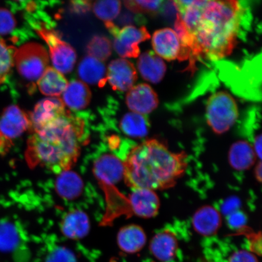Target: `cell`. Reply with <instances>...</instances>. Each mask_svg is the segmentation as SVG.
<instances>
[{"label": "cell", "instance_id": "1", "mask_svg": "<svg viewBox=\"0 0 262 262\" xmlns=\"http://www.w3.org/2000/svg\"><path fill=\"white\" fill-rule=\"evenodd\" d=\"M190 38L189 65L198 58L217 61L228 56L237 43L245 9L238 1H173Z\"/></svg>", "mask_w": 262, "mask_h": 262}, {"label": "cell", "instance_id": "2", "mask_svg": "<svg viewBox=\"0 0 262 262\" xmlns=\"http://www.w3.org/2000/svg\"><path fill=\"white\" fill-rule=\"evenodd\" d=\"M31 134L25 153L29 165L56 173L68 171L74 165L87 137L83 118L68 110Z\"/></svg>", "mask_w": 262, "mask_h": 262}, {"label": "cell", "instance_id": "3", "mask_svg": "<svg viewBox=\"0 0 262 262\" xmlns=\"http://www.w3.org/2000/svg\"><path fill=\"white\" fill-rule=\"evenodd\" d=\"M123 179L132 189L171 188L188 167L185 152H174L165 143L149 139L134 147L123 162Z\"/></svg>", "mask_w": 262, "mask_h": 262}, {"label": "cell", "instance_id": "4", "mask_svg": "<svg viewBox=\"0 0 262 262\" xmlns=\"http://www.w3.org/2000/svg\"><path fill=\"white\" fill-rule=\"evenodd\" d=\"M37 34L48 45L51 58L55 70L61 74H68L73 71L77 60L75 49L62 40L58 32L51 26L41 21H31Z\"/></svg>", "mask_w": 262, "mask_h": 262}, {"label": "cell", "instance_id": "5", "mask_svg": "<svg viewBox=\"0 0 262 262\" xmlns=\"http://www.w3.org/2000/svg\"><path fill=\"white\" fill-rule=\"evenodd\" d=\"M238 116L235 100L226 92L216 93L209 97L206 105V119L216 134H224L234 125Z\"/></svg>", "mask_w": 262, "mask_h": 262}, {"label": "cell", "instance_id": "6", "mask_svg": "<svg viewBox=\"0 0 262 262\" xmlns=\"http://www.w3.org/2000/svg\"><path fill=\"white\" fill-rule=\"evenodd\" d=\"M49 63L48 52L37 42H28L16 49L14 63L19 74L31 81H38Z\"/></svg>", "mask_w": 262, "mask_h": 262}, {"label": "cell", "instance_id": "7", "mask_svg": "<svg viewBox=\"0 0 262 262\" xmlns=\"http://www.w3.org/2000/svg\"><path fill=\"white\" fill-rule=\"evenodd\" d=\"M113 36L114 48L122 58L138 57L140 53L139 44L150 38L149 33L144 26H124L122 29L119 28Z\"/></svg>", "mask_w": 262, "mask_h": 262}, {"label": "cell", "instance_id": "8", "mask_svg": "<svg viewBox=\"0 0 262 262\" xmlns=\"http://www.w3.org/2000/svg\"><path fill=\"white\" fill-rule=\"evenodd\" d=\"M30 127L29 114L17 106L6 108L0 117V136L3 140L11 141L18 138Z\"/></svg>", "mask_w": 262, "mask_h": 262}, {"label": "cell", "instance_id": "9", "mask_svg": "<svg viewBox=\"0 0 262 262\" xmlns=\"http://www.w3.org/2000/svg\"><path fill=\"white\" fill-rule=\"evenodd\" d=\"M67 112L61 98L50 97L45 98L36 104L32 112L29 113L31 133L35 132L47 124L63 116Z\"/></svg>", "mask_w": 262, "mask_h": 262}, {"label": "cell", "instance_id": "10", "mask_svg": "<svg viewBox=\"0 0 262 262\" xmlns=\"http://www.w3.org/2000/svg\"><path fill=\"white\" fill-rule=\"evenodd\" d=\"M137 77L135 67L124 58L111 61L106 71L107 81L114 90L129 91L135 84Z\"/></svg>", "mask_w": 262, "mask_h": 262}, {"label": "cell", "instance_id": "11", "mask_svg": "<svg viewBox=\"0 0 262 262\" xmlns=\"http://www.w3.org/2000/svg\"><path fill=\"white\" fill-rule=\"evenodd\" d=\"M126 101L130 111L144 116L152 113L159 103L156 92L145 83L137 84L131 88L126 94Z\"/></svg>", "mask_w": 262, "mask_h": 262}, {"label": "cell", "instance_id": "12", "mask_svg": "<svg viewBox=\"0 0 262 262\" xmlns=\"http://www.w3.org/2000/svg\"><path fill=\"white\" fill-rule=\"evenodd\" d=\"M133 214L144 219L155 217L158 214L160 202L155 191L147 189H133L128 199Z\"/></svg>", "mask_w": 262, "mask_h": 262}, {"label": "cell", "instance_id": "13", "mask_svg": "<svg viewBox=\"0 0 262 262\" xmlns=\"http://www.w3.org/2000/svg\"><path fill=\"white\" fill-rule=\"evenodd\" d=\"M152 44L156 54L160 58L167 61L179 60L181 45L173 29L166 28L156 31L152 37Z\"/></svg>", "mask_w": 262, "mask_h": 262}, {"label": "cell", "instance_id": "14", "mask_svg": "<svg viewBox=\"0 0 262 262\" xmlns=\"http://www.w3.org/2000/svg\"><path fill=\"white\" fill-rule=\"evenodd\" d=\"M192 223L198 233L204 236H211L217 233L221 227V214L213 206L206 205L195 212Z\"/></svg>", "mask_w": 262, "mask_h": 262}, {"label": "cell", "instance_id": "15", "mask_svg": "<svg viewBox=\"0 0 262 262\" xmlns=\"http://www.w3.org/2000/svg\"><path fill=\"white\" fill-rule=\"evenodd\" d=\"M93 171L98 180L114 184L123 178V162L114 155H103L95 162Z\"/></svg>", "mask_w": 262, "mask_h": 262}, {"label": "cell", "instance_id": "16", "mask_svg": "<svg viewBox=\"0 0 262 262\" xmlns=\"http://www.w3.org/2000/svg\"><path fill=\"white\" fill-rule=\"evenodd\" d=\"M149 248L150 252L157 260L169 262L174 258L178 252V238L172 231L166 229L154 236Z\"/></svg>", "mask_w": 262, "mask_h": 262}, {"label": "cell", "instance_id": "17", "mask_svg": "<svg viewBox=\"0 0 262 262\" xmlns=\"http://www.w3.org/2000/svg\"><path fill=\"white\" fill-rule=\"evenodd\" d=\"M137 67L143 79L154 84L161 81L166 71L165 62L152 51L141 54Z\"/></svg>", "mask_w": 262, "mask_h": 262}, {"label": "cell", "instance_id": "18", "mask_svg": "<svg viewBox=\"0 0 262 262\" xmlns=\"http://www.w3.org/2000/svg\"><path fill=\"white\" fill-rule=\"evenodd\" d=\"M257 156L253 146L247 141H238L232 145L228 153L229 165L236 171H246L254 165Z\"/></svg>", "mask_w": 262, "mask_h": 262}, {"label": "cell", "instance_id": "19", "mask_svg": "<svg viewBox=\"0 0 262 262\" xmlns=\"http://www.w3.org/2000/svg\"><path fill=\"white\" fill-rule=\"evenodd\" d=\"M91 97V90L86 83L73 80L68 83L61 100L64 105L70 109L81 110L89 105Z\"/></svg>", "mask_w": 262, "mask_h": 262}, {"label": "cell", "instance_id": "20", "mask_svg": "<svg viewBox=\"0 0 262 262\" xmlns=\"http://www.w3.org/2000/svg\"><path fill=\"white\" fill-rule=\"evenodd\" d=\"M146 235L140 226L129 225L120 229L117 235V244L125 253H137L145 247Z\"/></svg>", "mask_w": 262, "mask_h": 262}, {"label": "cell", "instance_id": "21", "mask_svg": "<svg viewBox=\"0 0 262 262\" xmlns=\"http://www.w3.org/2000/svg\"><path fill=\"white\" fill-rule=\"evenodd\" d=\"M78 74L85 83L98 85L100 88L103 87L107 82L105 66L102 62L89 55L80 61Z\"/></svg>", "mask_w": 262, "mask_h": 262}, {"label": "cell", "instance_id": "22", "mask_svg": "<svg viewBox=\"0 0 262 262\" xmlns=\"http://www.w3.org/2000/svg\"><path fill=\"white\" fill-rule=\"evenodd\" d=\"M61 228L62 232L68 238H83L86 236L90 230L89 219L83 212L72 211L65 216L62 221Z\"/></svg>", "mask_w": 262, "mask_h": 262}, {"label": "cell", "instance_id": "23", "mask_svg": "<svg viewBox=\"0 0 262 262\" xmlns=\"http://www.w3.org/2000/svg\"><path fill=\"white\" fill-rule=\"evenodd\" d=\"M68 81L63 75L54 68L48 67L37 81L39 90L46 96L58 97L67 88Z\"/></svg>", "mask_w": 262, "mask_h": 262}, {"label": "cell", "instance_id": "24", "mask_svg": "<svg viewBox=\"0 0 262 262\" xmlns=\"http://www.w3.org/2000/svg\"><path fill=\"white\" fill-rule=\"evenodd\" d=\"M149 123L144 115L136 113H127L120 122V128L126 136L134 138H142L149 132Z\"/></svg>", "mask_w": 262, "mask_h": 262}, {"label": "cell", "instance_id": "25", "mask_svg": "<svg viewBox=\"0 0 262 262\" xmlns=\"http://www.w3.org/2000/svg\"><path fill=\"white\" fill-rule=\"evenodd\" d=\"M58 194L67 199H73L81 194L83 182L77 173L67 171L61 173L56 182Z\"/></svg>", "mask_w": 262, "mask_h": 262}, {"label": "cell", "instance_id": "26", "mask_svg": "<svg viewBox=\"0 0 262 262\" xmlns=\"http://www.w3.org/2000/svg\"><path fill=\"white\" fill-rule=\"evenodd\" d=\"M19 243V234L14 224L0 221V251L11 252Z\"/></svg>", "mask_w": 262, "mask_h": 262}, {"label": "cell", "instance_id": "27", "mask_svg": "<svg viewBox=\"0 0 262 262\" xmlns=\"http://www.w3.org/2000/svg\"><path fill=\"white\" fill-rule=\"evenodd\" d=\"M86 51L89 56L102 62L107 60L112 54V45L107 38L96 35L88 42Z\"/></svg>", "mask_w": 262, "mask_h": 262}, {"label": "cell", "instance_id": "28", "mask_svg": "<svg viewBox=\"0 0 262 262\" xmlns=\"http://www.w3.org/2000/svg\"><path fill=\"white\" fill-rule=\"evenodd\" d=\"M122 8L120 1H97L93 6V11L97 17L104 23L112 22L120 14Z\"/></svg>", "mask_w": 262, "mask_h": 262}, {"label": "cell", "instance_id": "29", "mask_svg": "<svg viewBox=\"0 0 262 262\" xmlns=\"http://www.w3.org/2000/svg\"><path fill=\"white\" fill-rule=\"evenodd\" d=\"M16 48L0 38V85L4 83L14 64Z\"/></svg>", "mask_w": 262, "mask_h": 262}, {"label": "cell", "instance_id": "30", "mask_svg": "<svg viewBox=\"0 0 262 262\" xmlns=\"http://www.w3.org/2000/svg\"><path fill=\"white\" fill-rule=\"evenodd\" d=\"M123 3L126 8L134 13L155 15L160 11L163 2L160 0H155V1L129 0V1H124Z\"/></svg>", "mask_w": 262, "mask_h": 262}, {"label": "cell", "instance_id": "31", "mask_svg": "<svg viewBox=\"0 0 262 262\" xmlns=\"http://www.w3.org/2000/svg\"><path fill=\"white\" fill-rule=\"evenodd\" d=\"M46 262H77L73 252L63 247L55 248L48 254Z\"/></svg>", "mask_w": 262, "mask_h": 262}, {"label": "cell", "instance_id": "32", "mask_svg": "<svg viewBox=\"0 0 262 262\" xmlns=\"http://www.w3.org/2000/svg\"><path fill=\"white\" fill-rule=\"evenodd\" d=\"M16 19L9 10L0 9V35L9 34L15 28Z\"/></svg>", "mask_w": 262, "mask_h": 262}, {"label": "cell", "instance_id": "33", "mask_svg": "<svg viewBox=\"0 0 262 262\" xmlns=\"http://www.w3.org/2000/svg\"><path fill=\"white\" fill-rule=\"evenodd\" d=\"M228 262H258L254 253L247 250H239L232 254Z\"/></svg>", "mask_w": 262, "mask_h": 262}, {"label": "cell", "instance_id": "34", "mask_svg": "<svg viewBox=\"0 0 262 262\" xmlns=\"http://www.w3.org/2000/svg\"><path fill=\"white\" fill-rule=\"evenodd\" d=\"M244 233H246V236L248 238L249 243H250V247L251 248V253H255L258 255L261 254V233H255L249 234L246 231H242Z\"/></svg>", "mask_w": 262, "mask_h": 262}, {"label": "cell", "instance_id": "35", "mask_svg": "<svg viewBox=\"0 0 262 262\" xmlns=\"http://www.w3.org/2000/svg\"><path fill=\"white\" fill-rule=\"evenodd\" d=\"M91 6L90 1H73L71 2L70 10L76 14H84L90 11Z\"/></svg>", "mask_w": 262, "mask_h": 262}, {"label": "cell", "instance_id": "36", "mask_svg": "<svg viewBox=\"0 0 262 262\" xmlns=\"http://www.w3.org/2000/svg\"><path fill=\"white\" fill-rule=\"evenodd\" d=\"M253 149L257 157L261 159V134H258L255 136L254 140Z\"/></svg>", "mask_w": 262, "mask_h": 262}, {"label": "cell", "instance_id": "37", "mask_svg": "<svg viewBox=\"0 0 262 262\" xmlns=\"http://www.w3.org/2000/svg\"><path fill=\"white\" fill-rule=\"evenodd\" d=\"M261 163L260 162L255 169V176L258 182H261Z\"/></svg>", "mask_w": 262, "mask_h": 262}]
</instances>
